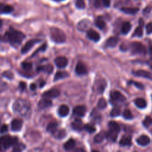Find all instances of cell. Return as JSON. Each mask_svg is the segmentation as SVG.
Wrapping results in <instances>:
<instances>
[{
  "label": "cell",
  "mask_w": 152,
  "mask_h": 152,
  "mask_svg": "<svg viewBox=\"0 0 152 152\" xmlns=\"http://www.w3.org/2000/svg\"><path fill=\"white\" fill-rule=\"evenodd\" d=\"M13 110L22 117H28L31 112V104L25 99H17L13 104Z\"/></svg>",
  "instance_id": "obj_1"
},
{
  "label": "cell",
  "mask_w": 152,
  "mask_h": 152,
  "mask_svg": "<svg viewBox=\"0 0 152 152\" xmlns=\"http://www.w3.org/2000/svg\"><path fill=\"white\" fill-rule=\"evenodd\" d=\"M18 143L17 137H12L10 135L2 136L0 137V152H4L10 146H15Z\"/></svg>",
  "instance_id": "obj_2"
},
{
  "label": "cell",
  "mask_w": 152,
  "mask_h": 152,
  "mask_svg": "<svg viewBox=\"0 0 152 152\" xmlns=\"http://www.w3.org/2000/svg\"><path fill=\"white\" fill-rule=\"evenodd\" d=\"M7 37H8L9 42L13 45H20L22 40L25 39V36L21 31L10 28V31L7 33Z\"/></svg>",
  "instance_id": "obj_3"
},
{
  "label": "cell",
  "mask_w": 152,
  "mask_h": 152,
  "mask_svg": "<svg viewBox=\"0 0 152 152\" xmlns=\"http://www.w3.org/2000/svg\"><path fill=\"white\" fill-rule=\"evenodd\" d=\"M51 38L56 43H63L66 40V36L64 32L58 28H51Z\"/></svg>",
  "instance_id": "obj_4"
},
{
  "label": "cell",
  "mask_w": 152,
  "mask_h": 152,
  "mask_svg": "<svg viewBox=\"0 0 152 152\" xmlns=\"http://www.w3.org/2000/svg\"><path fill=\"white\" fill-rule=\"evenodd\" d=\"M131 50V52L136 54H145L146 53V49L145 45H142V43L138 42H134L131 43L130 46Z\"/></svg>",
  "instance_id": "obj_5"
},
{
  "label": "cell",
  "mask_w": 152,
  "mask_h": 152,
  "mask_svg": "<svg viewBox=\"0 0 152 152\" xmlns=\"http://www.w3.org/2000/svg\"><path fill=\"white\" fill-rule=\"evenodd\" d=\"M111 99L114 103H124L126 101V97L120 92L117 91H112L111 93Z\"/></svg>",
  "instance_id": "obj_6"
},
{
  "label": "cell",
  "mask_w": 152,
  "mask_h": 152,
  "mask_svg": "<svg viewBox=\"0 0 152 152\" xmlns=\"http://www.w3.org/2000/svg\"><path fill=\"white\" fill-rule=\"evenodd\" d=\"M38 42H40V40H31L28 41L26 43H25V45L22 47V48L21 50L22 53V54L27 53L32 48H33V45H36V44Z\"/></svg>",
  "instance_id": "obj_7"
},
{
  "label": "cell",
  "mask_w": 152,
  "mask_h": 152,
  "mask_svg": "<svg viewBox=\"0 0 152 152\" xmlns=\"http://www.w3.org/2000/svg\"><path fill=\"white\" fill-rule=\"evenodd\" d=\"M95 87H96V90L99 94H102L104 91L105 88L106 86V82L103 78H99L96 79L95 82Z\"/></svg>",
  "instance_id": "obj_8"
},
{
  "label": "cell",
  "mask_w": 152,
  "mask_h": 152,
  "mask_svg": "<svg viewBox=\"0 0 152 152\" xmlns=\"http://www.w3.org/2000/svg\"><path fill=\"white\" fill-rule=\"evenodd\" d=\"M60 91L57 90L56 88H52V89L49 90V91H46L43 94L42 96L43 98L45 99H49V98H56L57 96H60Z\"/></svg>",
  "instance_id": "obj_9"
},
{
  "label": "cell",
  "mask_w": 152,
  "mask_h": 152,
  "mask_svg": "<svg viewBox=\"0 0 152 152\" xmlns=\"http://www.w3.org/2000/svg\"><path fill=\"white\" fill-rule=\"evenodd\" d=\"M68 59L65 56H59L55 60V64L56 65V66L60 68H65L68 65Z\"/></svg>",
  "instance_id": "obj_10"
},
{
  "label": "cell",
  "mask_w": 152,
  "mask_h": 152,
  "mask_svg": "<svg viewBox=\"0 0 152 152\" xmlns=\"http://www.w3.org/2000/svg\"><path fill=\"white\" fill-rule=\"evenodd\" d=\"M134 74L140 77H143L146 79L152 80V74L151 72H149L147 71H144V70H138L137 71H134Z\"/></svg>",
  "instance_id": "obj_11"
},
{
  "label": "cell",
  "mask_w": 152,
  "mask_h": 152,
  "mask_svg": "<svg viewBox=\"0 0 152 152\" xmlns=\"http://www.w3.org/2000/svg\"><path fill=\"white\" fill-rule=\"evenodd\" d=\"M75 71H76V73L78 75H85L88 73L87 68H86L85 65L83 62H79L76 64Z\"/></svg>",
  "instance_id": "obj_12"
},
{
  "label": "cell",
  "mask_w": 152,
  "mask_h": 152,
  "mask_svg": "<svg viewBox=\"0 0 152 152\" xmlns=\"http://www.w3.org/2000/svg\"><path fill=\"white\" fill-rule=\"evenodd\" d=\"M151 142V140L147 135H141L140 137H139L137 139V142L138 143V145L141 146H148Z\"/></svg>",
  "instance_id": "obj_13"
},
{
  "label": "cell",
  "mask_w": 152,
  "mask_h": 152,
  "mask_svg": "<svg viewBox=\"0 0 152 152\" xmlns=\"http://www.w3.org/2000/svg\"><path fill=\"white\" fill-rule=\"evenodd\" d=\"M22 127V120L20 119H13L11 122V130L13 131H19Z\"/></svg>",
  "instance_id": "obj_14"
},
{
  "label": "cell",
  "mask_w": 152,
  "mask_h": 152,
  "mask_svg": "<svg viewBox=\"0 0 152 152\" xmlns=\"http://www.w3.org/2000/svg\"><path fill=\"white\" fill-rule=\"evenodd\" d=\"M73 113L77 117H84L86 113V108L84 105H78L74 108Z\"/></svg>",
  "instance_id": "obj_15"
},
{
  "label": "cell",
  "mask_w": 152,
  "mask_h": 152,
  "mask_svg": "<svg viewBox=\"0 0 152 152\" xmlns=\"http://www.w3.org/2000/svg\"><path fill=\"white\" fill-rule=\"evenodd\" d=\"M108 128H109L110 132L114 133V134H118V133L120 131V126L115 121H111L108 123Z\"/></svg>",
  "instance_id": "obj_16"
},
{
  "label": "cell",
  "mask_w": 152,
  "mask_h": 152,
  "mask_svg": "<svg viewBox=\"0 0 152 152\" xmlns=\"http://www.w3.org/2000/svg\"><path fill=\"white\" fill-rule=\"evenodd\" d=\"M87 37H88V38L89 40H93V41L94 42H98L99 40V39H100L99 33L96 31L92 30V29L88 31V33H87Z\"/></svg>",
  "instance_id": "obj_17"
},
{
  "label": "cell",
  "mask_w": 152,
  "mask_h": 152,
  "mask_svg": "<svg viewBox=\"0 0 152 152\" xmlns=\"http://www.w3.org/2000/svg\"><path fill=\"white\" fill-rule=\"evenodd\" d=\"M132 144V138L131 136H124L121 138L119 145L121 146H130Z\"/></svg>",
  "instance_id": "obj_18"
},
{
  "label": "cell",
  "mask_w": 152,
  "mask_h": 152,
  "mask_svg": "<svg viewBox=\"0 0 152 152\" xmlns=\"http://www.w3.org/2000/svg\"><path fill=\"white\" fill-rule=\"evenodd\" d=\"M90 25H91V22L88 19H84L83 21L79 22V23L78 24L77 28L79 31H86L87 29H88Z\"/></svg>",
  "instance_id": "obj_19"
},
{
  "label": "cell",
  "mask_w": 152,
  "mask_h": 152,
  "mask_svg": "<svg viewBox=\"0 0 152 152\" xmlns=\"http://www.w3.org/2000/svg\"><path fill=\"white\" fill-rule=\"evenodd\" d=\"M142 25H143V20L140 19V25L136 28V30L134 31V33H133V37H141L142 36Z\"/></svg>",
  "instance_id": "obj_20"
},
{
  "label": "cell",
  "mask_w": 152,
  "mask_h": 152,
  "mask_svg": "<svg viewBox=\"0 0 152 152\" xmlns=\"http://www.w3.org/2000/svg\"><path fill=\"white\" fill-rule=\"evenodd\" d=\"M58 113L60 117H66L69 114V108L66 105H62L58 110Z\"/></svg>",
  "instance_id": "obj_21"
},
{
  "label": "cell",
  "mask_w": 152,
  "mask_h": 152,
  "mask_svg": "<svg viewBox=\"0 0 152 152\" xmlns=\"http://www.w3.org/2000/svg\"><path fill=\"white\" fill-rule=\"evenodd\" d=\"M13 10V7L8 5H0V13L7 14L11 13Z\"/></svg>",
  "instance_id": "obj_22"
},
{
  "label": "cell",
  "mask_w": 152,
  "mask_h": 152,
  "mask_svg": "<svg viewBox=\"0 0 152 152\" xmlns=\"http://www.w3.org/2000/svg\"><path fill=\"white\" fill-rule=\"evenodd\" d=\"M71 126H72V128H73L74 130H76V131H81L82 129L84 128V126H83V122L79 119H75V120L72 122Z\"/></svg>",
  "instance_id": "obj_23"
},
{
  "label": "cell",
  "mask_w": 152,
  "mask_h": 152,
  "mask_svg": "<svg viewBox=\"0 0 152 152\" xmlns=\"http://www.w3.org/2000/svg\"><path fill=\"white\" fill-rule=\"evenodd\" d=\"M134 103L137 105V107L139 108H145L147 106L146 101L144 99H142V98H137V99H136L135 101H134Z\"/></svg>",
  "instance_id": "obj_24"
},
{
  "label": "cell",
  "mask_w": 152,
  "mask_h": 152,
  "mask_svg": "<svg viewBox=\"0 0 152 152\" xmlns=\"http://www.w3.org/2000/svg\"><path fill=\"white\" fill-rule=\"evenodd\" d=\"M52 105V102L51 100H49L48 99H42V100L40 101L39 103V107L40 108H48Z\"/></svg>",
  "instance_id": "obj_25"
},
{
  "label": "cell",
  "mask_w": 152,
  "mask_h": 152,
  "mask_svg": "<svg viewBox=\"0 0 152 152\" xmlns=\"http://www.w3.org/2000/svg\"><path fill=\"white\" fill-rule=\"evenodd\" d=\"M53 134L56 139L61 140L66 136V131L65 129H60V130H56L54 133H53Z\"/></svg>",
  "instance_id": "obj_26"
},
{
  "label": "cell",
  "mask_w": 152,
  "mask_h": 152,
  "mask_svg": "<svg viewBox=\"0 0 152 152\" xmlns=\"http://www.w3.org/2000/svg\"><path fill=\"white\" fill-rule=\"evenodd\" d=\"M75 145H76V142L74 139H70L67 141L64 145V148L65 150L70 151L71 149H73L75 147Z\"/></svg>",
  "instance_id": "obj_27"
},
{
  "label": "cell",
  "mask_w": 152,
  "mask_h": 152,
  "mask_svg": "<svg viewBox=\"0 0 152 152\" xmlns=\"http://www.w3.org/2000/svg\"><path fill=\"white\" fill-rule=\"evenodd\" d=\"M118 39L117 37H111L107 40L106 42V46L108 48H114L116 45H117Z\"/></svg>",
  "instance_id": "obj_28"
},
{
  "label": "cell",
  "mask_w": 152,
  "mask_h": 152,
  "mask_svg": "<svg viewBox=\"0 0 152 152\" xmlns=\"http://www.w3.org/2000/svg\"><path fill=\"white\" fill-rule=\"evenodd\" d=\"M121 10L127 14H136L139 11V8H122Z\"/></svg>",
  "instance_id": "obj_29"
},
{
  "label": "cell",
  "mask_w": 152,
  "mask_h": 152,
  "mask_svg": "<svg viewBox=\"0 0 152 152\" xmlns=\"http://www.w3.org/2000/svg\"><path fill=\"white\" fill-rule=\"evenodd\" d=\"M53 65L51 64H48L47 65H45V66H42L38 68V71H44V72L48 74H51L52 72H53Z\"/></svg>",
  "instance_id": "obj_30"
},
{
  "label": "cell",
  "mask_w": 152,
  "mask_h": 152,
  "mask_svg": "<svg viewBox=\"0 0 152 152\" xmlns=\"http://www.w3.org/2000/svg\"><path fill=\"white\" fill-rule=\"evenodd\" d=\"M56 130H57V123L56 122H50L47 126V131L51 134L54 133Z\"/></svg>",
  "instance_id": "obj_31"
},
{
  "label": "cell",
  "mask_w": 152,
  "mask_h": 152,
  "mask_svg": "<svg viewBox=\"0 0 152 152\" xmlns=\"http://www.w3.org/2000/svg\"><path fill=\"white\" fill-rule=\"evenodd\" d=\"M131 28V23L128 22H125V23L122 25L121 31H122V33H123V34H127V33H128V32L130 31Z\"/></svg>",
  "instance_id": "obj_32"
},
{
  "label": "cell",
  "mask_w": 152,
  "mask_h": 152,
  "mask_svg": "<svg viewBox=\"0 0 152 152\" xmlns=\"http://www.w3.org/2000/svg\"><path fill=\"white\" fill-rule=\"evenodd\" d=\"M105 137H106V134H105V133L101 132L95 136L94 138V142H96V143H100V142H102L103 140H104Z\"/></svg>",
  "instance_id": "obj_33"
},
{
  "label": "cell",
  "mask_w": 152,
  "mask_h": 152,
  "mask_svg": "<svg viewBox=\"0 0 152 152\" xmlns=\"http://www.w3.org/2000/svg\"><path fill=\"white\" fill-rule=\"evenodd\" d=\"M68 76V74L65 71H58L57 73L56 74L54 77V80H59V79H64Z\"/></svg>",
  "instance_id": "obj_34"
},
{
  "label": "cell",
  "mask_w": 152,
  "mask_h": 152,
  "mask_svg": "<svg viewBox=\"0 0 152 152\" xmlns=\"http://www.w3.org/2000/svg\"><path fill=\"white\" fill-rule=\"evenodd\" d=\"M95 24H96V26L97 28H99V29H104L105 27V22L104 20L103 19L100 17H98L97 19H96V22H95Z\"/></svg>",
  "instance_id": "obj_35"
},
{
  "label": "cell",
  "mask_w": 152,
  "mask_h": 152,
  "mask_svg": "<svg viewBox=\"0 0 152 152\" xmlns=\"http://www.w3.org/2000/svg\"><path fill=\"white\" fill-rule=\"evenodd\" d=\"M22 68H23L25 71H29L33 68V64L32 62H25L22 63Z\"/></svg>",
  "instance_id": "obj_36"
},
{
  "label": "cell",
  "mask_w": 152,
  "mask_h": 152,
  "mask_svg": "<svg viewBox=\"0 0 152 152\" xmlns=\"http://www.w3.org/2000/svg\"><path fill=\"white\" fill-rule=\"evenodd\" d=\"M120 112H121L120 108L118 107V106H115V107H114V108L111 110V117H117V116H119V114H120Z\"/></svg>",
  "instance_id": "obj_37"
},
{
  "label": "cell",
  "mask_w": 152,
  "mask_h": 152,
  "mask_svg": "<svg viewBox=\"0 0 152 152\" xmlns=\"http://www.w3.org/2000/svg\"><path fill=\"white\" fill-rule=\"evenodd\" d=\"M97 106L99 109H104V108H105L106 106H107V103H106L105 99L104 98L99 99V102H98Z\"/></svg>",
  "instance_id": "obj_38"
},
{
  "label": "cell",
  "mask_w": 152,
  "mask_h": 152,
  "mask_svg": "<svg viewBox=\"0 0 152 152\" xmlns=\"http://www.w3.org/2000/svg\"><path fill=\"white\" fill-rule=\"evenodd\" d=\"M123 117L126 119H133V114L131 113V111L128 109H126L122 114Z\"/></svg>",
  "instance_id": "obj_39"
},
{
  "label": "cell",
  "mask_w": 152,
  "mask_h": 152,
  "mask_svg": "<svg viewBox=\"0 0 152 152\" xmlns=\"http://www.w3.org/2000/svg\"><path fill=\"white\" fill-rule=\"evenodd\" d=\"M84 129L86 131H87V132L90 133V134H92V133H94L95 131H96V128H95V127H94V126H91V125H89V124L85 125Z\"/></svg>",
  "instance_id": "obj_40"
},
{
  "label": "cell",
  "mask_w": 152,
  "mask_h": 152,
  "mask_svg": "<svg viewBox=\"0 0 152 152\" xmlns=\"http://www.w3.org/2000/svg\"><path fill=\"white\" fill-rule=\"evenodd\" d=\"M14 146H15V147L13 149V152H22V151L25 149V146L22 143H17V145H15Z\"/></svg>",
  "instance_id": "obj_41"
},
{
  "label": "cell",
  "mask_w": 152,
  "mask_h": 152,
  "mask_svg": "<svg viewBox=\"0 0 152 152\" xmlns=\"http://www.w3.org/2000/svg\"><path fill=\"white\" fill-rule=\"evenodd\" d=\"M76 6L79 9H83L85 7V0H76Z\"/></svg>",
  "instance_id": "obj_42"
},
{
  "label": "cell",
  "mask_w": 152,
  "mask_h": 152,
  "mask_svg": "<svg viewBox=\"0 0 152 152\" xmlns=\"http://www.w3.org/2000/svg\"><path fill=\"white\" fill-rule=\"evenodd\" d=\"M143 125L146 128H149L151 126H152V119L149 117H147L145 119V120L143 121Z\"/></svg>",
  "instance_id": "obj_43"
},
{
  "label": "cell",
  "mask_w": 152,
  "mask_h": 152,
  "mask_svg": "<svg viewBox=\"0 0 152 152\" xmlns=\"http://www.w3.org/2000/svg\"><path fill=\"white\" fill-rule=\"evenodd\" d=\"M106 137H107L110 140L114 142V141H116V140H117V134H114V133L109 132V133H108L107 135H106Z\"/></svg>",
  "instance_id": "obj_44"
},
{
  "label": "cell",
  "mask_w": 152,
  "mask_h": 152,
  "mask_svg": "<svg viewBox=\"0 0 152 152\" xmlns=\"http://www.w3.org/2000/svg\"><path fill=\"white\" fill-rule=\"evenodd\" d=\"M129 84H132L134 85H135L137 88H139V89H143L144 86L143 85L141 84V83H138V82H135V81H130L129 82Z\"/></svg>",
  "instance_id": "obj_45"
},
{
  "label": "cell",
  "mask_w": 152,
  "mask_h": 152,
  "mask_svg": "<svg viewBox=\"0 0 152 152\" xmlns=\"http://www.w3.org/2000/svg\"><path fill=\"white\" fill-rule=\"evenodd\" d=\"M146 33L148 34H150L152 33V22H149L147 25H146Z\"/></svg>",
  "instance_id": "obj_46"
},
{
  "label": "cell",
  "mask_w": 152,
  "mask_h": 152,
  "mask_svg": "<svg viewBox=\"0 0 152 152\" xmlns=\"http://www.w3.org/2000/svg\"><path fill=\"white\" fill-rule=\"evenodd\" d=\"M6 88H7L6 83H5V82L2 81V80H1V79H0V92L6 89Z\"/></svg>",
  "instance_id": "obj_47"
},
{
  "label": "cell",
  "mask_w": 152,
  "mask_h": 152,
  "mask_svg": "<svg viewBox=\"0 0 152 152\" xmlns=\"http://www.w3.org/2000/svg\"><path fill=\"white\" fill-rule=\"evenodd\" d=\"M19 87L22 91H25V88H26V83L25 82H20Z\"/></svg>",
  "instance_id": "obj_48"
},
{
  "label": "cell",
  "mask_w": 152,
  "mask_h": 152,
  "mask_svg": "<svg viewBox=\"0 0 152 152\" xmlns=\"http://www.w3.org/2000/svg\"><path fill=\"white\" fill-rule=\"evenodd\" d=\"M46 47H47V45H45H45H43L41 47V48H40L38 50H37V51H35V52H34V53H33V55L37 54V53H38L39 51H45V50L46 49Z\"/></svg>",
  "instance_id": "obj_49"
},
{
  "label": "cell",
  "mask_w": 152,
  "mask_h": 152,
  "mask_svg": "<svg viewBox=\"0 0 152 152\" xmlns=\"http://www.w3.org/2000/svg\"><path fill=\"white\" fill-rule=\"evenodd\" d=\"M103 2V4L104 5V6L105 7H109L110 5H111V0H102Z\"/></svg>",
  "instance_id": "obj_50"
},
{
  "label": "cell",
  "mask_w": 152,
  "mask_h": 152,
  "mask_svg": "<svg viewBox=\"0 0 152 152\" xmlns=\"http://www.w3.org/2000/svg\"><path fill=\"white\" fill-rule=\"evenodd\" d=\"M8 131V126H6V125H4V126H2V128H1V133H5L6 131Z\"/></svg>",
  "instance_id": "obj_51"
},
{
  "label": "cell",
  "mask_w": 152,
  "mask_h": 152,
  "mask_svg": "<svg viewBox=\"0 0 152 152\" xmlns=\"http://www.w3.org/2000/svg\"><path fill=\"white\" fill-rule=\"evenodd\" d=\"M73 152H86L85 150L83 148H77V149H75Z\"/></svg>",
  "instance_id": "obj_52"
},
{
  "label": "cell",
  "mask_w": 152,
  "mask_h": 152,
  "mask_svg": "<svg viewBox=\"0 0 152 152\" xmlns=\"http://www.w3.org/2000/svg\"><path fill=\"white\" fill-rule=\"evenodd\" d=\"M94 5L96 8H99V7H100V1L99 0H95Z\"/></svg>",
  "instance_id": "obj_53"
},
{
  "label": "cell",
  "mask_w": 152,
  "mask_h": 152,
  "mask_svg": "<svg viewBox=\"0 0 152 152\" xmlns=\"http://www.w3.org/2000/svg\"><path fill=\"white\" fill-rule=\"evenodd\" d=\"M30 88H31V89L32 90V91H34V90H36V88H37V85H35V84H31V86H30Z\"/></svg>",
  "instance_id": "obj_54"
},
{
  "label": "cell",
  "mask_w": 152,
  "mask_h": 152,
  "mask_svg": "<svg viewBox=\"0 0 152 152\" xmlns=\"http://www.w3.org/2000/svg\"><path fill=\"white\" fill-rule=\"evenodd\" d=\"M149 53H150V54L152 56V46H151L150 48H149Z\"/></svg>",
  "instance_id": "obj_55"
},
{
  "label": "cell",
  "mask_w": 152,
  "mask_h": 152,
  "mask_svg": "<svg viewBox=\"0 0 152 152\" xmlns=\"http://www.w3.org/2000/svg\"><path fill=\"white\" fill-rule=\"evenodd\" d=\"M45 84V83L44 81H42V83H40V87H42L43 85H44Z\"/></svg>",
  "instance_id": "obj_56"
},
{
  "label": "cell",
  "mask_w": 152,
  "mask_h": 152,
  "mask_svg": "<svg viewBox=\"0 0 152 152\" xmlns=\"http://www.w3.org/2000/svg\"><path fill=\"white\" fill-rule=\"evenodd\" d=\"M2 26V20L0 19V28Z\"/></svg>",
  "instance_id": "obj_57"
},
{
  "label": "cell",
  "mask_w": 152,
  "mask_h": 152,
  "mask_svg": "<svg viewBox=\"0 0 152 152\" xmlns=\"http://www.w3.org/2000/svg\"><path fill=\"white\" fill-rule=\"evenodd\" d=\"M92 152H99V151H98L94 150V151H92Z\"/></svg>",
  "instance_id": "obj_58"
},
{
  "label": "cell",
  "mask_w": 152,
  "mask_h": 152,
  "mask_svg": "<svg viewBox=\"0 0 152 152\" xmlns=\"http://www.w3.org/2000/svg\"><path fill=\"white\" fill-rule=\"evenodd\" d=\"M55 1H62V0H55Z\"/></svg>",
  "instance_id": "obj_59"
},
{
  "label": "cell",
  "mask_w": 152,
  "mask_h": 152,
  "mask_svg": "<svg viewBox=\"0 0 152 152\" xmlns=\"http://www.w3.org/2000/svg\"><path fill=\"white\" fill-rule=\"evenodd\" d=\"M151 69H152V65H151Z\"/></svg>",
  "instance_id": "obj_60"
}]
</instances>
